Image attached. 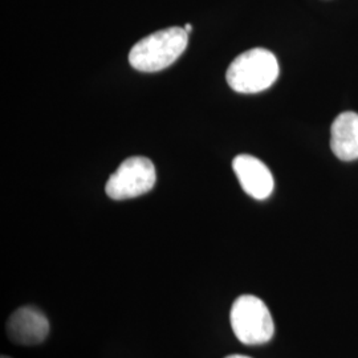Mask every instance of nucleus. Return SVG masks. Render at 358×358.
Segmentation results:
<instances>
[{
	"label": "nucleus",
	"instance_id": "obj_1",
	"mask_svg": "<svg viewBox=\"0 0 358 358\" xmlns=\"http://www.w3.org/2000/svg\"><path fill=\"white\" fill-rule=\"evenodd\" d=\"M189 43L185 28L170 27L140 40L129 52V63L140 72H158L176 63Z\"/></svg>",
	"mask_w": 358,
	"mask_h": 358
},
{
	"label": "nucleus",
	"instance_id": "obj_2",
	"mask_svg": "<svg viewBox=\"0 0 358 358\" xmlns=\"http://www.w3.org/2000/svg\"><path fill=\"white\" fill-rule=\"evenodd\" d=\"M276 56L264 48H254L239 55L231 63L226 78L232 90L239 93H259L268 90L279 77Z\"/></svg>",
	"mask_w": 358,
	"mask_h": 358
},
{
	"label": "nucleus",
	"instance_id": "obj_3",
	"mask_svg": "<svg viewBox=\"0 0 358 358\" xmlns=\"http://www.w3.org/2000/svg\"><path fill=\"white\" fill-rule=\"evenodd\" d=\"M230 321L235 336L245 345L266 344L275 333L268 308L254 294H242L234 301Z\"/></svg>",
	"mask_w": 358,
	"mask_h": 358
},
{
	"label": "nucleus",
	"instance_id": "obj_4",
	"mask_svg": "<svg viewBox=\"0 0 358 358\" xmlns=\"http://www.w3.org/2000/svg\"><path fill=\"white\" fill-rule=\"evenodd\" d=\"M155 180L153 162L145 157H131L125 159L109 177L105 192L115 201L137 198L150 192Z\"/></svg>",
	"mask_w": 358,
	"mask_h": 358
},
{
	"label": "nucleus",
	"instance_id": "obj_5",
	"mask_svg": "<svg viewBox=\"0 0 358 358\" xmlns=\"http://www.w3.org/2000/svg\"><path fill=\"white\" fill-rule=\"evenodd\" d=\"M48 333L50 321L38 308H19L7 322V334L10 340L19 345L41 344Z\"/></svg>",
	"mask_w": 358,
	"mask_h": 358
},
{
	"label": "nucleus",
	"instance_id": "obj_6",
	"mask_svg": "<svg viewBox=\"0 0 358 358\" xmlns=\"http://www.w3.org/2000/svg\"><path fill=\"white\" fill-rule=\"evenodd\" d=\"M232 169L244 192L257 201H264L273 192V176L260 159L248 154L234 158Z\"/></svg>",
	"mask_w": 358,
	"mask_h": 358
},
{
	"label": "nucleus",
	"instance_id": "obj_7",
	"mask_svg": "<svg viewBox=\"0 0 358 358\" xmlns=\"http://www.w3.org/2000/svg\"><path fill=\"white\" fill-rule=\"evenodd\" d=\"M331 148L338 159L350 162L358 159V115L344 112L333 121Z\"/></svg>",
	"mask_w": 358,
	"mask_h": 358
},
{
	"label": "nucleus",
	"instance_id": "obj_8",
	"mask_svg": "<svg viewBox=\"0 0 358 358\" xmlns=\"http://www.w3.org/2000/svg\"><path fill=\"white\" fill-rule=\"evenodd\" d=\"M224 358H251L248 357V356H242V355H232V356H227V357Z\"/></svg>",
	"mask_w": 358,
	"mask_h": 358
},
{
	"label": "nucleus",
	"instance_id": "obj_9",
	"mask_svg": "<svg viewBox=\"0 0 358 358\" xmlns=\"http://www.w3.org/2000/svg\"><path fill=\"white\" fill-rule=\"evenodd\" d=\"M185 31H186L187 34H190V32L192 31V24H186V26H185Z\"/></svg>",
	"mask_w": 358,
	"mask_h": 358
},
{
	"label": "nucleus",
	"instance_id": "obj_10",
	"mask_svg": "<svg viewBox=\"0 0 358 358\" xmlns=\"http://www.w3.org/2000/svg\"><path fill=\"white\" fill-rule=\"evenodd\" d=\"M1 358H11V357H7V356H3Z\"/></svg>",
	"mask_w": 358,
	"mask_h": 358
}]
</instances>
